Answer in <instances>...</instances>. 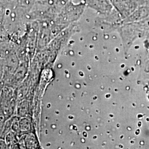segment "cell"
<instances>
[{
    "label": "cell",
    "mask_w": 149,
    "mask_h": 149,
    "mask_svg": "<svg viewBox=\"0 0 149 149\" xmlns=\"http://www.w3.org/2000/svg\"><path fill=\"white\" fill-rule=\"evenodd\" d=\"M113 7L119 15L124 17L132 15L136 8L134 0H110Z\"/></svg>",
    "instance_id": "2"
},
{
    "label": "cell",
    "mask_w": 149,
    "mask_h": 149,
    "mask_svg": "<svg viewBox=\"0 0 149 149\" xmlns=\"http://www.w3.org/2000/svg\"><path fill=\"white\" fill-rule=\"evenodd\" d=\"M86 6L85 0L79 3H74L72 0H69L54 19L56 22L63 23L74 21L82 15Z\"/></svg>",
    "instance_id": "1"
},
{
    "label": "cell",
    "mask_w": 149,
    "mask_h": 149,
    "mask_svg": "<svg viewBox=\"0 0 149 149\" xmlns=\"http://www.w3.org/2000/svg\"><path fill=\"white\" fill-rule=\"evenodd\" d=\"M86 5L102 15H110L113 7L110 0H85Z\"/></svg>",
    "instance_id": "3"
}]
</instances>
